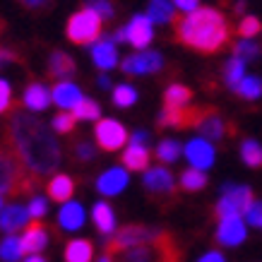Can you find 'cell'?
<instances>
[{
	"label": "cell",
	"mask_w": 262,
	"mask_h": 262,
	"mask_svg": "<svg viewBox=\"0 0 262 262\" xmlns=\"http://www.w3.org/2000/svg\"><path fill=\"white\" fill-rule=\"evenodd\" d=\"M8 142L22 159L27 171L36 178L53 173L60 166V144L51 127L36 116V113L15 111L8 123Z\"/></svg>",
	"instance_id": "6da1fadb"
},
{
	"label": "cell",
	"mask_w": 262,
	"mask_h": 262,
	"mask_svg": "<svg viewBox=\"0 0 262 262\" xmlns=\"http://www.w3.org/2000/svg\"><path fill=\"white\" fill-rule=\"evenodd\" d=\"M176 41L202 56H214L229 46V24L216 8H198L176 19Z\"/></svg>",
	"instance_id": "7a4b0ae2"
},
{
	"label": "cell",
	"mask_w": 262,
	"mask_h": 262,
	"mask_svg": "<svg viewBox=\"0 0 262 262\" xmlns=\"http://www.w3.org/2000/svg\"><path fill=\"white\" fill-rule=\"evenodd\" d=\"M36 188H39V178L27 171L12 144L8 142V135L3 133L0 135V195L19 198V195H32V190Z\"/></svg>",
	"instance_id": "3957f363"
},
{
	"label": "cell",
	"mask_w": 262,
	"mask_h": 262,
	"mask_svg": "<svg viewBox=\"0 0 262 262\" xmlns=\"http://www.w3.org/2000/svg\"><path fill=\"white\" fill-rule=\"evenodd\" d=\"M111 262H181V248L171 233L161 231L149 243L127 248L123 253L113 255Z\"/></svg>",
	"instance_id": "277c9868"
},
{
	"label": "cell",
	"mask_w": 262,
	"mask_h": 262,
	"mask_svg": "<svg viewBox=\"0 0 262 262\" xmlns=\"http://www.w3.org/2000/svg\"><path fill=\"white\" fill-rule=\"evenodd\" d=\"M101 29H103V19L96 15L94 10L82 8L68 19L65 34L72 43L77 46H87V43H96L101 39Z\"/></svg>",
	"instance_id": "5b68a950"
},
{
	"label": "cell",
	"mask_w": 262,
	"mask_h": 262,
	"mask_svg": "<svg viewBox=\"0 0 262 262\" xmlns=\"http://www.w3.org/2000/svg\"><path fill=\"white\" fill-rule=\"evenodd\" d=\"M144 190L159 207H171L178 202V185L171 171L164 166H151L144 171Z\"/></svg>",
	"instance_id": "8992f818"
},
{
	"label": "cell",
	"mask_w": 262,
	"mask_h": 262,
	"mask_svg": "<svg viewBox=\"0 0 262 262\" xmlns=\"http://www.w3.org/2000/svg\"><path fill=\"white\" fill-rule=\"evenodd\" d=\"M161 233V229H154V226H144V224H130V226H123V229L116 231L108 243H106V255L113 257V255L123 253L127 248L142 246V243H149Z\"/></svg>",
	"instance_id": "52a82bcc"
},
{
	"label": "cell",
	"mask_w": 262,
	"mask_h": 262,
	"mask_svg": "<svg viewBox=\"0 0 262 262\" xmlns=\"http://www.w3.org/2000/svg\"><path fill=\"white\" fill-rule=\"evenodd\" d=\"M255 202L253 188L248 185H224V192L219 202H216V216L226 219V216H243Z\"/></svg>",
	"instance_id": "ba28073f"
},
{
	"label": "cell",
	"mask_w": 262,
	"mask_h": 262,
	"mask_svg": "<svg viewBox=\"0 0 262 262\" xmlns=\"http://www.w3.org/2000/svg\"><path fill=\"white\" fill-rule=\"evenodd\" d=\"M96 144L103 151H118L127 142V130L113 118H101L96 123Z\"/></svg>",
	"instance_id": "9c48e42d"
},
{
	"label": "cell",
	"mask_w": 262,
	"mask_h": 262,
	"mask_svg": "<svg viewBox=\"0 0 262 262\" xmlns=\"http://www.w3.org/2000/svg\"><path fill=\"white\" fill-rule=\"evenodd\" d=\"M209 106H185V108H166L159 113L161 127H198Z\"/></svg>",
	"instance_id": "30bf717a"
},
{
	"label": "cell",
	"mask_w": 262,
	"mask_h": 262,
	"mask_svg": "<svg viewBox=\"0 0 262 262\" xmlns=\"http://www.w3.org/2000/svg\"><path fill=\"white\" fill-rule=\"evenodd\" d=\"M198 130H200V137H202V140H207V142H219V140H224L226 135L229 137L233 135L236 127L231 125V123H226V120L219 116L216 108H207V113L198 123Z\"/></svg>",
	"instance_id": "8fae6325"
},
{
	"label": "cell",
	"mask_w": 262,
	"mask_h": 262,
	"mask_svg": "<svg viewBox=\"0 0 262 262\" xmlns=\"http://www.w3.org/2000/svg\"><path fill=\"white\" fill-rule=\"evenodd\" d=\"M120 68L125 75H151V72H159L164 68V58L157 51H142V53L125 58Z\"/></svg>",
	"instance_id": "7c38bea8"
},
{
	"label": "cell",
	"mask_w": 262,
	"mask_h": 262,
	"mask_svg": "<svg viewBox=\"0 0 262 262\" xmlns=\"http://www.w3.org/2000/svg\"><path fill=\"white\" fill-rule=\"evenodd\" d=\"M154 39V22L147 15H137L133 17L125 27V41L133 43V48H147L149 41Z\"/></svg>",
	"instance_id": "4fadbf2b"
},
{
	"label": "cell",
	"mask_w": 262,
	"mask_h": 262,
	"mask_svg": "<svg viewBox=\"0 0 262 262\" xmlns=\"http://www.w3.org/2000/svg\"><path fill=\"white\" fill-rule=\"evenodd\" d=\"M216 241L226 248L241 246L246 241V224L241 216H226L219 219V229H216Z\"/></svg>",
	"instance_id": "5bb4252c"
},
{
	"label": "cell",
	"mask_w": 262,
	"mask_h": 262,
	"mask_svg": "<svg viewBox=\"0 0 262 262\" xmlns=\"http://www.w3.org/2000/svg\"><path fill=\"white\" fill-rule=\"evenodd\" d=\"M19 243H22V253L39 255L48 243V229L41 222L34 219L29 226H24V233H22V238H19Z\"/></svg>",
	"instance_id": "9a60e30c"
},
{
	"label": "cell",
	"mask_w": 262,
	"mask_h": 262,
	"mask_svg": "<svg viewBox=\"0 0 262 262\" xmlns=\"http://www.w3.org/2000/svg\"><path fill=\"white\" fill-rule=\"evenodd\" d=\"M185 157L190 161V166L205 171V168H209L214 164V147H212V142L198 137V140H192V142L185 147Z\"/></svg>",
	"instance_id": "2e32d148"
},
{
	"label": "cell",
	"mask_w": 262,
	"mask_h": 262,
	"mask_svg": "<svg viewBox=\"0 0 262 262\" xmlns=\"http://www.w3.org/2000/svg\"><path fill=\"white\" fill-rule=\"evenodd\" d=\"M75 70H77V65H75V60H72L65 51H53V53H51V58H48V68H46L51 80L65 82L68 77L75 75Z\"/></svg>",
	"instance_id": "e0dca14e"
},
{
	"label": "cell",
	"mask_w": 262,
	"mask_h": 262,
	"mask_svg": "<svg viewBox=\"0 0 262 262\" xmlns=\"http://www.w3.org/2000/svg\"><path fill=\"white\" fill-rule=\"evenodd\" d=\"M51 99H53L56 106H60L63 111H72V108H75L84 96H82V89L77 87V84H72V82L65 80V82H58L56 87H53Z\"/></svg>",
	"instance_id": "ac0fdd59"
},
{
	"label": "cell",
	"mask_w": 262,
	"mask_h": 262,
	"mask_svg": "<svg viewBox=\"0 0 262 262\" xmlns=\"http://www.w3.org/2000/svg\"><path fill=\"white\" fill-rule=\"evenodd\" d=\"M92 60L99 70H113L118 65V51H116V43L111 39H99L92 48Z\"/></svg>",
	"instance_id": "d6986e66"
},
{
	"label": "cell",
	"mask_w": 262,
	"mask_h": 262,
	"mask_svg": "<svg viewBox=\"0 0 262 262\" xmlns=\"http://www.w3.org/2000/svg\"><path fill=\"white\" fill-rule=\"evenodd\" d=\"M29 222V209L22 205H10L0 209V229L5 233H15V231L24 229Z\"/></svg>",
	"instance_id": "ffe728a7"
},
{
	"label": "cell",
	"mask_w": 262,
	"mask_h": 262,
	"mask_svg": "<svg viewBox=\"0 0 262 262\" xmlns=\"http://www.w3.org/2000/svg\"><path fill=\"white\" fill-rule=\"evenodd\" d=\"M127 185V171L123 168H108L103 171L99 178H96V188L101 195H118V192L125 190Z\"/></svg>",
	"instance_id": "44dd1931"
},
{
	"label": "cell",
	"mask_w": 262,
	"mask_h": 262,
	"mask_svg": "<svg viewBox=\"0 0 262 262\" xmlns=\"http://www.w3.org/2000/svg\"><path fill=\"white\" fill-rule=\"evenodd\" d=\"M46 192L51 200L65 205V202H70V198L75 195V181H72L68 173H56L46 183Z\"/></svg>",
	"instance_id": "7402d4cb"
},
{
	"label": "cell",
	"mask_w": 262,
	"mask_h": 262,
	"mask_svg": "<svg viewBox=\"0 0 262 262\" xmlns=\"http://www.w3.org/2000/svg\"><path fill=\"white\" fill-rule=\"evenodd\" d=\"M120 161H123V166L127 171H147L149 168V149H147V144L130 142L127 149L123 151Z\"/></svg>",
	"instance_id": "603a6c76"
},
{
	"label": "cell",
	"mask_w": 262,
	"mask_h": 262,
	"mask_svg": "<svg viewBox=\"0 0 262 262\" xmlns=\"http://www.w3.org/2000/svg\"><path fill=\"white\" fill-rule=\"evenodd\" d=\"M51 92H48L41 82H32L29 87L24 89V106L29 108V111L34 113H41V111H46L48 106H51Z\"/></svg>",
	"instance_id": "cb8c5ba5"
},
{
	"label": "cell",
	"mask_w": 262,
	"mask_h": 262,
	"mask_svg": "<svg viewBox=\"0 0 262 262\" xmlns=\"http://www.w3.org/2000/svg\"><path fill=\"white\" fill-rule=\"evenodd\" d=\"M58 224L63 226V231H77L84 224V209L80 202H65L63 209L58 212Z\"/></svg>",
	"instance_id": "d4e9b609"
},
{
	"label": "cell",
	"mask_w": 262,
	"mask_h": 262,
	"mask_svg": "<svg viewBox=\"0 0 262 262\" xmlns=\"http://www.w3.org/2000/svg\"><path fill=\"white\" fill-rule=\"evenodd\" d=\"M94 246L87 238H75L65 246V262H92Z\"/></svg>",
	"instance_id": "484cf974"
},
{
	"label": "cell",
	"mask_w": 262,
	"mask_h": 262,
	"mask_svg": "<svg viewBox=\"0 0 262 262\" xmlns=\"http://www.w3.org/2000/svg\"><path fill=\"white\" fill-rule=\"evenodd\" d=\"M192 101V92L185 84H171L164 92V106L166 108H185Z\"/></svg>",
	"instance_id": "4316f807"
},
{
	"label": "cell",
	"mask_w": 262,
	"mask_h": 262,
	"mask_svg": "<svg viewBox=\"0 0 262 262\" xmlns=\"http://www.w3.org/2000/svg\"><path fill=\"white\" fill-rule=\"evenodd\" d=\"M92 219H94L96 229L101 231L103 236L113 233V229H116V214H113V209L106 202H96L94 209H92Z\"/></svg>",
	"instance_id": "83f0119b"
},
{
	"label": "cell",
	"mask_w": 262,
	"mask_h": 262,
	"mask_svg": "<svg viewBox=\"0 0 262 262\" xmlns=\"http://www.w3.org/2000/svg\"><path fill=\"white\" fill-rule=\"evenodd\" d=\"M173 0H149V19L157 24H166L173 19Z\"/></svg>",
	"instance_id": "f1b7e54d"
},
{
	"label": "cell",
	"mask_w": 262,
	"mask_h": 262,
	"mask_svg": "<svg viewBox=\"0 0 262 262\" xmlns=\"http://www.w3.org/2000/svg\"><path fill=\"white\" fill-rule=\"evenodd\" d=\"M243 77H246V63L236 56L229 58V63L224 65V84L231 89H236Z\"/></svg>",
	"instance_id": "f546056e"
},
{
	"label": "cell",
	"mask_w": 262,
	"mask_h": 262,
	"mask_svg": "<svg viewBox=\"0 0 262 262\" xmlns=\"http://www.w3.org/2000/svg\"><path fill=\"white\" fill-rule=\"evenodd\" d=\"M205 185H207V176H205V171H200V168L190 166L181 173V188L183 190L198 192V190H202Z\"/></svg>",
	"instance_id": "4dcf8cb0"
},
{
	"label": "cell",
	"mask_w": 262,
	"mask_h": 262,
	"mask_svg": "<svg viewBox=\"0 0 262 262\" xmlns=\"http://www.w3.org/2000/svg\"><path fill=\"white\" fill-rule=\"evenodd\" d=\"M241 99H248V101H253V99H260L262 96V80L260 77H255V75H246L243 80L238 82V87L233 89Z\"/></svg>",
	"instance_id": "1f68e13d"
},
{
	"label": "cell",
	"mask_w": 262,
	"mask_h": 262,
	"mask_svg": "<svg viewBox=\"0 0 262 262\" xmlns=\"http://www.w3.org/2000/svg\"><path fill=\"white\" fill-rule=\"evenodd\" d=\"M241 159L250 168H262V144L255 140H243L241 144Z\"/></svg>",
	"instance_id": "d6a6232c"
},
{
	"label": "cell",
	"mask_w": 262,
	"mask_h": 262,
	"mask_svg": "<svg viewBox=\"0 0 262 262\" xmlns=\"http://www.w3.org/2000/svg\"><path fill=\"white\" fill-rule=\"evenodd\" d=\"M22 255H24L22 253V243H19V238L12 236V233L0 243V260L3 262H17Z\"/></svg>",
	"instance_id": "836d02e7"
},
{
	"label": "cell",
	"mask_w": 262,
	"mask_h": 262,
	"mask_svg": "<svg viewBox=\"0 0 262 262\" xmlns=\"http://www.w3.org/2000/svg\"><path fill=\"white\" fill-rule=\"evenodd\" d=\"M72 116L77 120H94L101 116V106H99L94 99H82V101L72 108Z\"/></svg>",
	"instance_id": "e575fe53"
},
{
	"label": "cell",
	"mask_w": 262,
	"mask_h": 262,
	"mask_svg": "<svg viewBox=\"0 0 262 262\" xmlns=\"http://www.w3.org/2000/svg\"><path fill=\"white\" fill-rule=\"evenodd\" d=\"M181 157V144L176 140H161L157 144V159L164 161V164H173L176 159Z\"/></svg>",
	"instance_id": "d590c367"
},
{
	"label": "cell",
	"mask_w": 262,
	"mask_h": 262,
	"mask_svg": "<svg viewBox=\"0 0 262 262\" xmlns=\"http://www.w3.org/2000/svg\"><path fill=\"white\" fill-rule=\"evenodd\" d=\"M260 51L262 48L257 46L253 39H241L238 43H233V56L241 58L243 63H246V60H255V58L260 56Z\"/></svg>",
	"instance_id": "8d00e7d4"
},
{
	"label": "cell",
	"mask_w": 262,
	"mask_h": 262,
	"mask_svg": "<svg viewBox=\"0 0 262 262\" xmlns=\"http://www.w3.org/2000/svg\"><path fill=\"white\" fill-rule=\"evenodd\" d=\"M137 101V89H133L130 84H118L113 89V103L118 108H130Z\"/></svg>",
	"instance_id": "74e56055"
},
{
	"label": "cell",
	"mask_w": 262,
	"mask_h": 262,
	"mask_svg": "<svg viewBox=\"0 0 262 262\" xmlns=\"http://www.w3.org/2000/svg\"><path fill=\"white\" fill-rule=\"evenodd\" d=\"M260 32H262V22L257 19V17L248 15V17L241 19V24H238V36L241 39H253V36H257Z\"/></svg>",
	"instance_id": "f35d334b"
},
{
	"label": "cell",
	"mask_w": 262,
	"mask_h": 262,
	"mask_svg": "<svg viewBox=\"0 0 262 262\" xmlns=\"http://www.w3.org/2000/svg\"><path fill=\"white\" fill-rule=\"evenodd\" d=\"M72 159L82 161V164H87V161L94 159V144L87 142V140H80V142H72Z\"/></svg>",
	"instance_id": "ab89813d"
},
{
	"label": "cell",
	"mask_w": 262,
	"mask_h": 262,
	"mask_svg": "<svg viewBox=\"0 0 262 262\" xmlns=\"http://www.w3.org/2000/svg\"><path fill=\"white\" fill-rule=\"evenodd\" d=\"M75 123H77V118L72 113H58L56 118H53V130L60 133V135H70L72 130H75Z\"/></svg>",
	"instance_id": "60d3db41"
},
{
	"label": "cell",
	"mask_w": 262,
	"mask_h": 262,
	"mask_svg": "<svg viewBox=\"0 0 262 262\" xmlns=\"http://www.w3.org/2000/svg\"><path fill=\"white\" fill-rule=\"evenodd\" d=\"M84 8L94 10L101 19H113V5L108 0H84Z\"/></svg>",
	"instance_id": "b9f144b4"
},
{
	"label": "cell",
	"mask_w": 262,
	"mask_h": 262,
	"mask_svg": "<svg viewBox=\"0 0 262 262\" xmlns=\"http://www.w3.org/2000/svg\"><path fill=\"white\" fill-rule=\"evenodd\" d=\"M29 216L32 219H41V216L46 214V209H48V202L43 198H39V195H32V200H29Z\"/></svg>",
	"instance_id": "7bdbcfd3"
},
{
	"label": "cell",
	"mask_w": 262,
	"mask_h": 262,
	"mask_svg": "<svg viewBox=\"0 0 262 262\" xmlns=\"http://www.w3.org/2000/svg\"><path fill=\"white\" fill-rule=\"evenodd\" d=\"M12 108V89L5 80H0V116Z\"/></svg>",
	"instance_id": "ee69618b"
},
{
	"label": "cell",
	"mask_w": 262,
	"mask_h": 262,
	"mask_svg": "<svg viewBox=\"0 0 262 262\" xmlns=\"http://www.w3.org/2000/svg\"><path fill=\"white\" fill-rule=\"evenodd\" d=\"M246 216H248V224H253V226H262V202L255 200L253 205H250V209L246 212Z\"/></svg>",
	"instance_id": "f6af8a7d"
},
{
	"label": "cell",
	"mask_w": 262,
	"mask_h": 262,
	"mask_svg": "<svg viewBox=\"0 0 262 262\" xmlns=\"http://www.w3.org/2000/svg\"><path fill=\"white\" fill-rule=\"evenodd\" d=\"M17 3H19L24 10H29V12H43V10H48V5H51V0H17Z\"/></svg>",
	"instance_id": "bcb514c9"
},
{
	"label": "cell",
	"mask_w": 262,
	"mask_h": 262,
	"mask_svg": "<svg viewBox=\"0 0 262 262\" xmlns=\"http://www.w3.org/2000/svg\"><path fill=\"white\" fill-rule=\"evenodd\" d=\"M17 60H19V56H17L12 48L0 46V68H5V65H10V63H17Z\"/></svg>",
	"instance_id": "7dc6e473"
},
{
	"label": "cell",
	"mask_w": 262,
	"mask_h": 262,
	"mask_svg": "<svg viewBox=\"0 0 262 262\" xmlns=\"http://www.w3.org/2000/svg\"><path fill=\"white\" fill-rule=\"evenodd\" d=\"M173 5L181 12H192V10L200 8V0H173Z\"/></svg>",
	"instance_id": "c3c4849f"
},
{
	"label": "cell",
	"mask_w": 262,
	"mask_h": 262,
	"mask_svg": "<svg viewBox=\"0 0 262 262\" xmlns=\"http://www.w3.org/2000/svg\"><path fill=\"white\" fill-rule=\"evenodd\" d=\"M130 142H135V144H147V133L144 130H137V133H133V140Z\"/></svg>",
	"instance_id": "681fc988"
},
{
	"label": "cell",
	"mask_w": 262,
	"mask_h": 262,
	"mask_svg": "<svg viewBox=\"0 0 262 262\" xmlns=\"http://www.w3.org/2000/svg\"><path fill=\"white\" fill-rule=\"evenodd\" d=\"M200 262H224V257H222V253H216L214 250V253H207Z\"/></svg>",
	"instance_id": "f907efd6"
},
{
	"label": "cell",
	"mask_w": 262,
	"mask_h": 262,
	"mask_svg": "<svg viewBox=\"0 0 262 262\" xmlns=\"http://www.w3.org/2000/svg\"><path fill=\"white\" fill-rule=\"evenodd\" d=\"M24 262H46V260H43L41 255H29V257H27Z\"/></svg>",
	"instance_id": "816d5d0a"
},
{
	"label": "cell",
	"mask_w": 262,
	"mask_h": 262,
	"mask_svg": "<svg viewBox=\"0 0 262 262\" xmlns=\"http://www.w3.org/2000/svg\"><path fill=\"white\" fill-rule=\"evenodd\" d=\"M99 87H103V89H108V87H111V82H108V77H101V80H99Z\"/></svg>",
	"instance_id": "f5cc1de1"
},
{
	"label": "cell",
	"mask_w": 262,
	"mask_h": 262,
	"mask_svg": "<svg viewBox=\"0 0 262 262\" xmlns=\"http://www.w3.org/2000/svg\"><path fill=\"white\" fill-rule=\"evenodd\" d=\"M236 12H241V15H243V12H246V5H243V3H236Z\"/></svg>",
	"instance_id": "db71d44e"
},
{
	"label": "cell",
	"mask_w": 262,
	"mask_h": 262,
	"mask_svg": "<svg viewBox=\"0 0 262 262\" xmlns=\"http://www.w3.org/2000/svg\"><path fill=\"white\" fill-rule=\"evenodd\" d=\"M99 262H111V257H108V255H103V257H101Z\"/></svg>",
	"instance_id": "11a10c76"
},
{
	"label": "cell",
	"mask_w": 262,
	"mask_h": 262,
	"mask_svg": "<svg viewBox=\"0 0 262 262\" xmlns=\"http://www.w3.org/2000/svg\"><path fill=\"white\" fill-rule=\"evenodd\" d=\"M0 207H3V198H0Z\"/></svg>",
	"instance_id": "9f6ffc18"
}]
</instances>
